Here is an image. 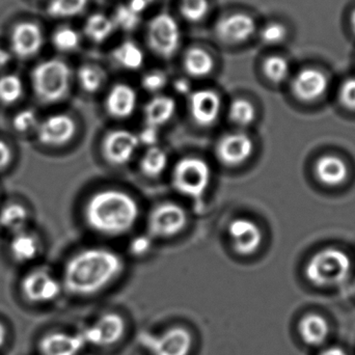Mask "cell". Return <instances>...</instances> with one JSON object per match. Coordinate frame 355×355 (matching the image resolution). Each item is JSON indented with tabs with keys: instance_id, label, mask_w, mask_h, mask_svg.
<instances>
[{
	"instance_id": "f6af8a7d",
	"label": "cell",
	"mask_w": 355,
	"mask_h": 355,
	"mask_svg": "<svg viewBox=\"0 0 355 355\" xmlns=\"http://www.w3.org/2000/svg\"><path fill=\"white\" fill-rule=\"evenodd\" d=\"M154 2H155V0H129L126 4L133 12L143 16L144 12H145Z\"/></svg>"
},
{
	"instance_id": "f907efd6",
	"label": "cell",
	"mask_w": 355,
	"mask_h": 355,
	"mask_svg": "<svg viewBox=\"0 0 355 355\" xmlns=\"http://www.w3.org/2000/svg\"><path fill=\"white\" fill-rule=\"evenodd\" d=\"M352 29H354V31L355 33V10L354 12V14H352Z\"/></svg>"
},
{
	"instance_id": "b9f144b4",
	"label": "cell",
	"mask_w": 355,
	"mask_h": 355,
	"mask_svg": "<svg viewBox=\"0 0 355 355\" xmlns=\"http://www.w3.org/2000/svg\"><path fill=\"white\" fill-rule=\"evenodd\" d=\"M342 104L349 110H355V78L346 80L340 89Z\"/></svg>"
},
{
	"instance_id": "ac0fdd59",
	"label": "cell",
	"mask_w": 355,
	"mask_h": 355,
	"mask_svg": "<svg viewBox=\"0 0 355 355\" xmlns=\"http://www.w3.org/2000/svg\"><path fill=\"white\" fill-rule=\"evenodd\" d=\"M137 91L127 83H116L108 91L105 97L106 112L118 120L130 118L137 107Z\"/></svg>"
},
{
	"instance_id": "bcb514c9",
	"label": "cell",
	"mask_w": 355,
	"mask_h": 355,
	"mask_svg": "<svg viewBox=\"0 0 355 355\" xmlns=\"http://www.w3.org/2000/svg\"><path fill=\"white\" fill-rule=\"evenodd\" d=\"M175 91L179 93L180 95L189 96L191 93V87H190V83L186 78H179L175 81Z\"/></svg>"
},
{
	"instance_id": "5bb4252c",
	"label": "cell",
	"mask_w": 355,
	"mask_h": 355,
	"mask_svg": "<svg viewBox=\"0 0 355 355\" xmlns=\"http://www.w3.org/2000/svg\"><path fill=\"white\" fill-rule=\"evenodd\" d=\"M254 141L241 130L225 133L215 146V156L223 166L235 168L248 162L254 153Z\"/></svg>"
},
{
	"instance_id": "f546056e",
	"label": "cell",
	"mask_w": 355,
	"mask_h": 355,
	"mask_svg": "<svg viewBox=\"0 0 355 355\" xmlns=\"http://www.w3.org/2000/svg\"><path fill=\"white\" fill-rule=\"evenodd\" d=\"M168 154L159 146L147 148L139 162V168L146 177L157 178L168 168Z\"/></svg>"
},
{
	"instance_id": "7c38bea8",
	"label": "cell",
	"mask_w": 355,
	"mask_h": 355,
	"mask_svg": "<svg viewBox=\"0 0 355 355\" xmlns=\"http://www.w3.org/2000/svg\"><path fill=\"white\" fill-rule=\"evenodd\" d=\"M76 132L77 124L74 119L70 114L58 112L40 121L35 135L37 141L44 147L58 148L70 143Z\"/></svg>"
},
{
	"instance_id": "484cf974",
	"label": "cell",
	"mask_w": 355,
	"mask_h": 355,
	"mask_svg": "<svg viewBox=\"0 0 355 355\" xmlns=\"http://www.w3.org/2000/svg\"><path fill=\"white\" fill-rule=\"evenodd\" d=\"M302 341L310 346H319L327 341L329 334L327 321L318 314H309L300 323Z\"/></svg>"
},
{
	"instance_id": "30bf717a",
	"label": "cell",
	"mask_w": 355,
	"mask_h": 355,
	"mask_svg": "<svg viewBox=\"0 0 355 355\" xmlns=\"http://www.w3.org/2000/svg\"><path fill=\"white\" fill-rule=\"evenodd\" d=\"M257 23L252 15L235 12L219 18L214 25L215 37L227 46H238L252 39Z\"/></svg>"
},
{
	"instance_id": "8992f818",
	"label": "cell",
	"mask_w": 355,
	"mask_h": 355,
	"mask_svg": "<svg viewBox=\"0 0 355 355\" xmlns=\"http://www.w3.org/2000/svg\"><path fill=\"white\" fill-rule=\"evenodd\" d=\"M141 347L149 355H191L194 348L193 334L184 325H172L159 333H141Z\"/></svg>"
},
{
	"instance_id": "4fadbf2b",
	"label": "cell",
	"mask_w": 355,
	"mask_h": 355,
	"mask_svg": "<svg viewBox=\"0 0 355 355\" xmlns=\"http://www.w3.org/2000/svg\"><path fill=\"white\" fill-rule=\"evenodd\" d=\"M139 147L137 133L127 129H114L106 133L102 141V155L112 166H122L132 160Z\"/></svg>"
},
{
	"instance_id": "681fc988",
	"label": "cell",
	"mask_w": 355,
	"mask_h": 355,
	"mask_svg": "<svg viewBox=\"0 0 355 355\" xmlns=\"http://www.w3.org/2000/svg\"><path fill=\"white\" fill-rule=\"evenodd\" d=\"M8 333H6V327L0 322V348L6 344Z\"/></svg>"
},
{
	"instance_id": "d6986e66",
	"label": "cell",
	"mask_w": 355,
	"mask_h": 355,
	"mask_svg": "<svg viewBox=\"0 0 355 355\" xmlns=\"http://www.w3.org/2000/svg\"><path fill=\"white\" fill-rule=\"evenodd\" d=\"M42 355H80L87 345L80 333L52 331L40 342Z\"/></svg>"
},
{
	"instance_id": "7dc6e473",
	"label": "cell",
	"mask_w": 355,
	"mask_h": 355,
	"mask_svg": "<svg viewBox=\"0 0 355 355\" xmlns=\"http://www.w3.org/2000/svg\"><path fill=\"white\" fill-rule=\"evenodd\" d=\"M10 58H12V55H10V52L0 46V71L10 64Z\"/></svg>"
},
{
	"instance_id": "c3c4849f",
	"label": "cell",
	"mask_w": 355,
	"mask_h": 355,
	"mask_svg": "<svg viewBox=\"0 0 355 355\" xmlns=\"http://www.w3.org/2000/svg\"><path fill=\"white\" fill-rule=\"evenodd\" d=\"M320 355H348L345 350L340 347H331L325 349Z\"/></svg>"
},
{
	"instance_id": "74e56055",
	"label": "cell",
	"mask_w": 355,
	"mask_h": 355,
	"mask_svg": "<svg viewBox=\"0 0 355 355\" xmlns=\"http://www.w3.org/2000/svg\"><path fill=\"white\" fill-rule=\"evenodd\" d=\"M168 74L164 71L158 70V69L145 73L143 78H141V87H143V89L153 96L162 94L164 87L168 85Z\"/></svg>"
},
{
	"instance_id": "603a6c76",
	"label": "cell",
	"mask_w": 355,
	"mask_h": 355,
	"mask_svg": "<svg viewBox=\"0 0 355 355\" xmlns=\"http://www.w3.org/2000/svg\"><path fill=\"white\" fill-rule=\"evenodd\" d=\"M41 248L40 238L27 230L12 234L8 243L10 257L19 264L33 262L39 257Z\"/></svg>"
},
{
	"instance_id": "5b68a950",
	"label": "cell",
	"mask_w": 355,
	"mask_h": 355,
	"mask_svg": "<svg viewBox=\"0 0 355 355\" xmlns=\"http://www.w3.org/2000/svg\"><path fill=\"white\" fill-rule=\"evenodd\" d=\"M211 174L210 166L206 160L196 156H186L173 168V187L185 198L200 200L208 190Z\"/></svg>"
},
{
	"instance_id": "7bdbcfd3",
	"label": "cell",
	"mask_w": 355,
	"mask_h": 355,
	"mask_svg": "<svg viewBox=\"0 0 355 355\" xmlns=\"http://www.w3.org/2000/svg\"><path fill=\"white\" fill-rule=\"evenodd\" d=\"M141 146H146L147 148L157 146L159 141V128L145 125L141 132L137 133Z\"/></svg>"
},
{
	"instance_id": "d6a6232c",
	"label": "cell",
	"mask_w": 355,
	"mask_h": 355,
	"mask_svg": "<svg viewBox=\"0 0 355 355\" xmlns=\"http://www.w3.org/2000/svg\"><path fill=\"white\" fill-rule=\"evenodd\" d=\"M87 4L89 0H50L47 12L53 18H73L83 14Z\"/></svg>"
},
{
	"instance_id": "836d02e7",
	"label": "cell",
	"mask_w": 355,
	"mask_h": 355,
	"mask_svg": "<svg viewBox=\"0 0 355 355\" xmlns=\"http://www.w3.org/2000/svg\"><path fill=\"white\" fill-rule=\"evenodd\" d=\"M81 37L76 29L71 26H60L52 35V43L58 51L69 53L80 46Z\"/></svg>"
},
{
	"instance_id": "cb8c5ba5",
	"label": "cell",
	"mask_w": 355,
	"mask_h": 355,
	"mask_svg": "<svg viewBox=\"0 0 355 355\" xmlns=\"http://www.w3.org/2000/svg\"><path fill=\"white\" fill-rule=\"evenodd\" d=\"M317 178L327 186H339L347 180L349 175L347 164L338 156L321 157L315 166Z\"/></svg>"
},
{
	"instance_id": "83f0119b",
	"label": "cell",
	"mask_w": 355,
	"mask_h": 355,
	"mask_svg": "<svg viewBox=\"0 0 355 355\" xmlns=\"http://www.w3.org/2000/svg\"><path fill=\"white\" fill-rule=\"evenodd\" d=\"M28 223V210L20 202H8L0 210V227L12 235L27 230Z\"/></svg>"
},
{
	"instance_id": "4dcf8cb0",
	"label": "cell",
	"mask_w": 355,
	"mask_h": 355,
	"mask_svg": "<svg viewBox=\"0 0 355 355\" xmlns=\"http://www.w3.org/2000/svg\"><path fill=\"white\" fill-rule=\"evenodd\" d=\"M227 116L230 122L238 129H244L250 127L256 121V107L248 99L237 98L230 104Z\"/></svg>"
},
{
	"instance_id": "ba28073f",
	"label": "cell",
	"mask_w": 355,
	"mask_h": 355,
	"mask_svg": "<svg viewBox=\"0 0 355 355\" xmlns=\"http://www.w3.org/2000/svg\"><path fill=\"white\" fill-rule=\"evenodd\" d=\"M87 347L107 349L120 344L126 337L127 321L120 313L105 312L81 329Z\"/></svg>"
},
{
	"instance_id": "9c48e42d",
	"label": "cell",
	"mask_w": 355,
	"mask_h": 355,
	"mask_svg": "<svg viewBox=\"0 0 355 355\" xmlns=\"http://www.w3.org/2000/svg\"><path fill=\"white\" fill-rule=\"evenodd\" d=\"M188 223L185 209L175 202H162L156 205L148 217V234L152 238L175 237L179 235Z\"/></svg>"
},
{
	"instance_id": "e0dca14e",
	"label": "cell",
	"mask_w": 355,
	"mask_h": 355,
	"mask_svg": "<svg viewBox=\"0 0 355 355\" xmlns=\"http://www.w3.org/2000/svg\"><path fill=\"white\" fill-rule=\"evenodd\" d=\"M44 33L37 23L21 22L14 27L10 35V47L20 58L37 55L44 46Z\"/></svg>"
},
{
	"instance_id": "277c9868",
	"label": "cell",
	"mask_w": 355,
	"mask_h": 355,
	"mask_svg": "<svg viewBox=\"0 0 355 355\" xmlns=\"http://www.w3.org/2000/svg\"><path fill=\"white\" fill-rule=\"evenodd\" d=\"M352 270V261L346 252L325 248L312 257L306 265L309 281L319 287H331L343 283Z\"/></svg>"
},
{
	"instance_id": "52a82bcc",
	"label": "cell",
	"mask_w": 355,
	"mask_h": 355,
	"mask_svg": "<svg viewBox=\"0 0 355 355\" xmlns=\"http://www.w3.org/2000/svg\"><path fill=\"white\" fill-rule=\"evenodd\" d=\"M146 39L155 55L170 60L176 55L181 46L182 33L179 23L168 12H159L148 23Z\"/></svg>"
},
{
	"instance_id": "ab89813d",
	"label": "cell",
	"mask_w": 355,
	"mask_h": 355,
	"mask_svg": "<svg viewBox=\"0 0 355 355\" xmlns=\"http://www.w3.org/2000/svg\"><path fill=\"white\" fill-rule=\"evenodd\" d=\"M260 37L266 45H277L287 37V29L281 23H269L263 27Z\"/></svg>"
},
{
	"instance_id": "2e32d148",
	"label": "cell",
	"mask_w": 355,
	"mask_h": 355,
	"mask_svg": "<svg viewBox=\"0 0 355 355\" xmlns=\"http://www.w3.org/2000/svg\"><path fill=\"white\" fill-rule=\"evenodd\" d=\"M220 96L214 89H200L188 96V110L192 121L202 128L213 126L220 116Z\"/></svg>"
},
{
	"instance_id": "60d3db41",
	"label": "cell",
	"mask_w": 355,
	"mask_h": 355,
	"mask_svg": "<svg viewBox=\"0 0 355 355\" xmlns=\"http://www.w3.org/2000/svg\"><path fill=\"white\" fill-rule=\"evenodd\" d=\"M152 246H153V238L149 234L139 235L131 240L129 243V250L133 256L143 257L151 250Z\"/></svg>"
},
{
	"instance_id": "f35d334b",
	"label": "cell",
	"mask_w": 355,
	"mask_h": 355,
	"mask_svg": "<svg viewBox=\"0 0 355 355\" xmlns=\"http://www.w3.org/2000/svg\"><path fill=\"white\" fill-rule=\"evenodd\" d=\"M39 116L33 110H22L15 114L12 126L19 133L35 132L40 124Z\"/></svg>"
},
{
	"instance_id": "6da1fadb",
	"label": "cell",
	"mask_w": 355,
	"mask_h": 355,
	"mask_svg": "<svg viewBox=\"0 0 355 355\" xmlns=\"http://www.w3.org/2000/svg\"><path fill=\"white\" fill-rule=\"evenodd\" d=\"M122 257L105 248H87L76 252L64 265L62 288L76 297L101 293L124 272Z\"/></svg>"
},
{
	"instance_id": "3957f363",
	"label": "cell",
	"mask_w": 355,
	"mask_h": 355,
	"mask_svg": "<svg viewBox=\"0 0 355 355\" xmlns=\"http://www.w3.org/2000/svg\"><path fill=\"white\" fill-rule=\"evenodd\" d=\"M31 83L40 102L47 105L58 104L70 94L72 70L64 60L50 58L35 66Z\"/></svg>"
},
{
	"instance_id": "ffe728a7",
	"label": "cell",
	"mask_w": 355,
	"mask_h": 355,
	"mask_svg": "<svg viewBox=\"0 0 355 355\" xmlns=\"http://www.w3.org/2000/svg\"><path fill=\"white\" fill-rule=\"evenodd\" d=\"M329 87L324 73L317 69L300 71L292 83L294 95L300 100L312 102L322 97Z\"/></svg>"
},
{
	"instance_id": "8d00e7d4",
	"label": "cell",
	"mask_w": 355,
	"mask_h": 355,
	"mask_svg": "<svg viewBox=\"0 0 355 355\" xmlns=\"http://www.w3.org/2000/svg\"><path fill=\"white\" fill-rule=\"evenodd\" d=\"M116 29L130 33L135 31L141 22V15L133 12L127 4H120L112 17Z\"/></svg>"
},
{
	"instance_id": "9a60e30c",
	"label": "cell",
	"mask_w": 355,
	"mask_h": 355,
	"mask_svg": "<svg viewBox=\"0 0 355 355\" xmlns=\"http://www.w3.org/2000/svg\"><path fill=\"white\" fill-rule=\"evenodd\" d=\"M227 233L232 248L239 256L254 254L262 245V230L252 219L234 218L227 225Z\"/></svg>"
},
{
	"instance_id": "e575fe53",
	"label": "cell",
	"mask_w": 355,
	"mask_h": 355,
	"mask_svg": "<svg viewBox=\"0 0 355 355\" xmlns=\"http://www.w3.org/2000/svg\"><path fill=\"white\" fill-rule=\"evenodd\" d=\"M179 12L187 22L198 23L208 16L210 2L209 0H179Z\"/></svg>"
},
{
	"instance_id": "4316f807",
	"label": "cell",
	"mask_w": 355,
	"mask_h": 355,
	"mask_svg": "<svg viewBox=\"0 0 355 355\" xmlns=\"http://www.w3.org/2000/svg\"><path fill=\"white\" fill-rule=\"evenodd\" d=\"M116 31L112 17L103 12H94L89 15L83 25L85 37L95 44L107 41Z\"/></svg>"
},
{
	"instance_id": "7402d4cb",
	"label": "cell",
	"mask_w": 355,
	"mask_h": 355,
	"mask_svg": "<svg viewBox=\"0 0 355 355\" xmlns=\"http://www.w3.org/2000/svg\"><path fill=\"white\" fill-rule=\"evenodd\" d=\"M182 66L190 78H206L214 71L215 60L205 48L191 46L184 52Z\"/></svg>"
},
{
	"instance_id": "44dd1931",
	"label": "cell",
	"mask_w": 355,
	"mask_h": 355,
	"mask_svg": "<svg viewBox=\"0 0 355 355\" xmlns=\"http://www.w3.org/2000/svg\"><path fill=\"white\" fill-rule=\"evenodd\" d=\"M176 110L174 98L164 94L154 95L144 107L145 125L160 129L174 118Z\"/></svg>"
},
{
	"instance_id": "8fae6325",
	"label": "cell",
	"mask_w": 355,
	"mask_h": 355,
	"mask_svg": "<svg viewBox=\"0 0 355 355\" xmlns=\"http://www.w3.org/2000/svg\"><path fill=\"white\" fill-rule=\"evenodd\" d=\"M21 290L25 298L33 304H49L60 297L64 288L53 273L37 268L25 275Z\"/></svg>"
},
{
	"instance_id": "ee69618b",
	"label": "cell",
	"mask_w": 355,
	"mask_h": 355,
	"mask_svg": "<svg viewBox=\"0 0 355 355\" xmlns=\"http://www.w3.org/2000/svg\"><path fill=\"white\" fill-rule=\"evenodd\" d=\"M12 159V152L8 143L0 139V173L10 166Z\"/></svg>"
},
{
	"instance_id": "d590c367",
	"label": "cell",
	"mask_w": 355,
	"mask_h": 355,
	"mask_svg": "<svg viewBox=\"0 0 355 355\" xmlns=\"http://www.w3.org/2000/svg\"><path fill=\"white\" fill-rule=\"evenodd\" d=\"M263 73L269 81L281 83L287 79L290 73L288 60L283 56L271 55L263 62Z\"/></svg>"
},
{
	"instance_id": "7a4b0ae2",
	"label": "cell",
	"mask_w": 355,
	"mask_h": 355,
	"mask_svg": "<svg viewBox=\"0 0 355 355\" xmlns=\"http://www.w3.org/2000/svg\"><path fill=\"white\" fill-rule=\"evenodd\" d=\"M139 202L124 190L102 189L89 196L83 209L85 223L100 235L119 237L129 233L139 218Z\"/></svg>"
},
{
	"instance_id": "f1b7e54d",
	"label": "cell",
	"mask_w": 355,
	"mask_h": 355,
	"mask_svg": "<svg viewBox=\"0 0 355 355\" xmlns=\"http://www.w3.org/2000/svg\"><path fill=\"white\" fill-rule=\"evenodd\" d=\"M107 72L99 64H85L77 71V80L81 89L87 94H96L107 83Z\"/></svg>"
},
{
	"instance_id": "1f68e13d",
	"label": "cell",
	"mask_w": 355,
	"mask_h": 355,
	"mask_svg": "<svg viewBox=\"0 0 355 355\" xmlns=\"http://www.w3.org/2000/svg\"><path fill=\"white\" fill-rule=\"evenodd\" d=\"M23 95L24 83L18 75L6 74L0 76V103L14 105L22 99Z\"/></svg>"
},
{
	"instance_id": "d4e9b609",
	"label": "cell",
	"mask_w": 355,
	"mask_h": 355,
	"mask_svg": "<svg viewBox=\"0 0 355 355\" xmlns=\"http://www.w3.org/2000/svg\"><path fill=\"white\" fill-rule=\"evenodd\" d=\"M112 58L124 70L137 71L145 64V52L139 44L126 40L112 50Z\"/></svg>"
}]
</instances>
